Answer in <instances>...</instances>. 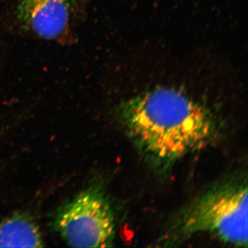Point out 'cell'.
I'll list each match as a JSON object with an SVG mask.
<instances>
[{"label": "cell", "mask_w": 248, "mask_h": 248, "mask_svg": "<svg viewBox=\"0 0 248 248\" xmlns=\"http://www.w3.org/2000/svg\"><path fill=\"white\" fill-rule=\"evenodd\" d=\"M119 119L145 157L169 166L215 138L211 111L182 90L158 86L121 103Z\"/></svg>", "instance_id": "6da1fadb"}, {"label": "cell", "mask_w": 248, "mask_h": 248, "mask_svg": "<svg viewBox=\"0 0 248 248\" xmlns=\"http://www.w3.org/2000/svg\"><path fill=\"white\" fill-rule=\"evenodd\" d=\"M209 233L223 242L248 247L246 179H231L210 187L179 212L164 236L165 243Z\"/></svg>", "instance_id": "7a4b0ae2"}, {"label": "cell", "mask_w": 248, "mask_h": 248, "mask_svg": "<svg viewBox=\"0 0 248 248\" xmlns=\"http://www.w3.org/2000/svg\"><path fill=\"white\" fill-rule=\"evenodd\" d=\"M53 227L71 247H110L116 233L115 214L105 192L93 186L59 209Z\"/></svg>", "instance_id": "3957f363"}, {"label": "cell", "mask_w": 248, "mask_h": 248, "mask_svg": "<svg viewBox=\"0 0 248 248\" xmlns=\"http://www.w3.org/2000/svg\"><path fill=\"white\" fill-rule=\"evenodd\" d=\"M71 0H18L17 16L42 38L53 40L68 27Z\"/></svg>", "instance_id": "277c9868"}, {"label": "cell", "mask_w": 248, "mask_h": 248, "mask_svg": "<svg viewBox=\"0 0 248 248\" xmlns=\"http://www.w3.org/2000/svg\"><path fill=\"white\" fill-rule=\"evenodd\" d=\"M40 228L29 215L17 213L0 222V248H42Z\"/></svg>", "instance_id": "5b68a950"}]
</instances>
